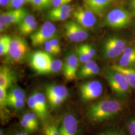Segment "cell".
I'll return each instance as SVG.
<instances>
[{"mask_svg": "<svg viewBox=\"0 0 135 135\" xmlns=\"http://www.w3.org/2000/svg\"><path fill=\"white\" fill-rule=\"evenodd\" d=\"M126 103L122 99L106 98L91 104L86 111L88 120L98 124L111 120L125 110Z\"/></svg>", "mask_w": 135, "mask_h": 135, "instance_id": "6da1fadb", "label": "cell"}, {"mask_svg": "<svg viewBox=\"0 0 135 135\" xmlns=\"http://www.w3.org/2000/svg\"><path fill=\"white\" fill-rule=\"evenodd\" d=\"M112 90L119 98L125 99L129 96L132 88L126 78L120 72L111 69L104 73Z\"/></svg>", "mask_w": 135, "mask_h": 135, "instance_id": "7a4b0ae2", "label": "cell"}, {"mask_svg": "<svg viewBox=\"0 0 135 135\" xmlns=\"http://www.w3.org/2000/svg\"><path fill=\"white\" fill-rule=\"evenodd\" d=\"M133 15L123 7L110 10L103 18V25L114 29L125 28L132 22Z\"/></svg>", "mask_w": 135, "mask_h": 135, "instance_id": "3957f363", "label": "cell"}, {"mask_svg": "<svg viewBox=\"0 0 135 135\" xmlns=\"http://www.w3.org/2000/svg\"><path fill=\"white\" fill-rule=\"evenodd\" d=\"M126 0H83L84 7L96 16L103 18L110 10L123 7Z\"/></svg>", "mask_w": 135, "mask_h": 135, "instance_id": "277c9868", "label": "cell"}, {"mask_svg": "<svg viewBox=\"0 0 135 135\" xmlns=\"http://www.w3.org/2000/svg\"><path fill=\"white\" fill-rule=\"evenodd\" d=\"M30 49L26 40L20 36H14L10 44L8 60L12 63H19L23 61L27 57Z\"/></svg>", "mask_w": 135, "mask_h": 135, "instance_id": "5b68a950", "label": "cell"}, {"mask_svg": "<svg viewBox=\"0 0 135 135\" xmlns=\"http://www.w3.org/2000/svg\"><path fill=\"white\" fill-rule=\"evenodd\" d=\"M128 46V41L118 36H111L103 45L102 55L106 60H111L121 55Z\"/></svg>", "mask_w": 135, "mask_h": 135, "instance_id": "8992f818", "label": "cell"}, {"mask_svg": "<svg viewBox=\"0 0 135 135\" xmlns=\"http://www.w3.org/2000/svg\"><path fill=\"white\" fill-rule=\"evenodd\" d=\"M56 27L51 21H47L37 31L31 35L30 39L33 47H39L55 37Z\"/></svg>", "mask_w": 135, "mask_h": 135, "instance_id": "52a82bcc", "label": "cell"}, {"mask_svg": "<svg viewBox=\"0 0 135 135\" xmlns=\"http://www.w3.org/2000/svg\"><path fill=\"white\" fill-rule=\"evenodd\" d=\"M79 91L82 101H92L101 96L103 92V86L101 83L97 80H93L82 84Z\"/></svg>", "mask_w": 135, "mask_h": 135, "instance_id": "ba28073f", "label": "cell"}, {"mask_svg": "<svg viewBox=\"0 0 135 135\" xmlns=\"http://www.w3.org/2000/svg\"><path fill=\"white\" fill-rule=\"evenodd\" d=\"M64 28L65 34L70 42H81L88 37L87 29L75 21H70L66 22L64 25Z\"/></svg>", "mask_w": 135, "mask_h": 135, "instance_id": "9c48e42d", "label": "cell"}, {"mask_svg": "<svg viewBox=\"0 0 135 135\" xmlns=\"http://www.w3.org/2000/svg\"><path fill=\"white\" fill-rule=\"evenodd\" d=\"M52 60L50 54L46 51H38L32 54L31 57L30 65L38 74L45 75Z\"/></svg>", "mask_w": 135, "mask_h": 135, "instance_id": "30bf717a", "label": "cell"}, {"mask_svg": "<svg viewBox=\"0 0 135 135\" xmlns=\"http://www.w3.org/2000/svg\"><path fill=\"white\" fill-rule=\"evenodd\" d=\"M72 14L75 21L85 29H92L96 24V16L85 7H78Z\"/></svg>", "mask_w": 135, "mask_h": 135, "instance_id": "8fae6325", "label": "cell"}, {"mask_svg": "<svg viewBox=\"0 0 135 135\" xmlns=\"http://www.w3.org/2000/svg\"><path fill=\"white\" fill-rule=\"evenodd\" d=\"M28 14V10L24 8L12 9L2 12L0 15V25L6 28L12 25H18Z\"/></svg>", "mask_w": 135, "mask_h": 135, "instance_id": "7c38bea8", "label": "cell"}, {"mask_svg": "<svg viewBox=\"0 0 135 135\" xmlns=\"http://www.w3.org/2000/svg\"><path fill=\"white\" fill-rule=\"evenodd\" d=\"M78 66L77 55L72 53L69 54L65 58L62 69L63 75L67 81H71L77 78Z\"/></svg>", "mask_w": 135, "mask_h": 135, "instance_id": "4fadbf2b", "label": "cell"}, {"mask_svg": "<svg viewBox=\"0 0 135 135\" xmlns=\"http://www.w3.org/2000/svg\"><path fill=\"white\" fill-rule=\"evenodd\" d=\"M78 125L77 119L74 115H66L60 126V135H77Z\"/></svg>", "mask_w": 135, "mask_h": 135, "instance_id": "5bb4252c", "label": "cell"}, {"mask_svg": "<svg viewBox=\"0 0 135 135\" xmlns=\"http://www.w3.org/2000/svg\"><path fill=\"white\" fill-rule=\"evenodd\" d=\"M37 27V22L32 15L28 14L18 24V30L20 34L25 36L33 33Z\"/></svg>", "mask_w": 135, "mask_h": 135, "instance_id": "9a60e30c", "label": "cell"}, {"mask_svg": "<svg viewBox=\"0 0 135 135\" xmlns=\"http://www.w3.org/2000/svg\"><path fill=\"white\" fill-rule=\"evenodd\" d=\"M100 72L99 65L93 60H90L83 65L78 71L77 77L80 79L92 77Z\"/></svg>", "mask_w": 135, "mask_h": 135, "instance_id": "2e32d148", "label": "cell"}, {"mask_svg": "<svg viewBox=\"0 0 135 135\" xmlns=\"http://www.w3.org/2000/svg\"><path fill=\"white\" fill-rule=\"evenodd\" d=\"M46 94L48 98H61L67 99L69 92L67 87L58 84H50L46 87Z\"/></svg>", "mask_w": 135, "mask_h": 135, "instance_id": "e0dca14e", "label": "cell"}, {"mask_svg": "<svg viewBox=\"0 0 135 135\" xmlns=\"http://www.w3.org/2000/svg\"><path fill=\"white\" fill-rule=\"evenodd\" d=\"M14 74L9 68L2 66L0 69V87L8 89L14 82Z\"/></svg>", "mask_w": 135, "mask_h": 135, "instance_id": "ac0fdd59", "label": "cell"}, {"mask_svg": "<svg viewBox=\"0 0 135 135\" xmlns=\"http://www.w3.org/2000/svg\"><path fill=\"white\" fill-rule=\"evenodd\" d=\"M111 69L122 73L127 79L132 89H135V69L133 67H123L118 64L111 66Z\"/></svg>", "mask_w": 135, "mask_h": 135, "instance_id": "d6986e66", "label": "cell"}, {"mask_svg": "<svg viewBox=\"0 0 135 135\" xmlns=\"http://www.w3.org/2000/svg\"><path fill=\"white\" fill-rule=\"evenodd\" d=\"M33 94L38 103L40 111V117L39 119L41 121H45L48 118L49 116L46 98L43 93L38 91L34 92Z\"/></svg>", "mask_w": 135, "mask_h": 135, "instance_id": "ffe728a7", "label": "cell"}, {"mask_svg": "<svg viewBox=\"0 0 135 135\" xmlns=\"http://www.w3.org/2000/svg\"><path fill=\"white\" fill-rule=\"evenodd\" d=\"M8 100H25V93L24 91L18 86L12 85L8 93Z\"/></svg>", "mask_w": 135, "mask_h": 135, "instance_id": "44dd1931", "label": "cell"}, {"mask_svg": "<svg viewBox=\"0 0 135 135\" xmlns=\"http://www.w3.org/2000/svg\"><path fill=\"white\" fill-rule=\"evenodd\" d=\"M59 122L54 121L47 123L44 126V135H60Z\"/></svg>", "mask_w": 135, "mask_h": 135, "instance_id": "7402d4cb", "label": "cell"}, {"mask_svg": "<svg viewBox=\"0 0 135 135\" xmlns=\"http://www.w3.org/2000/svg\"><path fill=\"white\" fill-rule=\"evenodd\" d=\"M71 14V13L57 12L53 9L47 13L46 17L47 19L50 21H62L67 19Z\"/></svg>", "mask_w": 135, "mask_h": 135, "instance_id": "603a6c76", "label": "cell"}, {"mask_svg": "<svg viewBox=\"0 0 135 135\" xmlns=\"http://www.w3.org/2000/svg\"><path fill=\"white\" fill-rule=\"evenodd\" d=\"M12 38L8 35L1 36L0 38V56H7L9 51Z\"/></svg>", "mask_w": 135, "mask_h": 135, "instance_id": "cb8c5ba5", "label": "cell"}, {"mask_svg": "<svg viewBox=\"0 0 135 135\" xmlns=\"http://www.w3.org/2000/svg\"><path fill=\"white\" fill-rule=\"evenodd\" d=\"M31 4L35 10L43 11L52 6V0H32Z\"/></svg>", "mask_w": 135, "mask_h": 135, "instance_id": "d4e9b609", "label": "cell"}, {"mask_svg": "<svg viewBox=\"0 0 135 135\" xmlns=\"http://www.w3.org/2000/svg\"><path fill=\"white\" fill-rule=\"evenodd\" d=\"M63 63L59 59L52 60L50 63L46 74H53L59 72L63 69Z\"/></svg>", "mask_w": 135, "mask_h": 135, "instance_id": "484cf974", "label": "cell"}, {"mask_svg": "<svg viewBox=\"0 0 135 135\" xmlns=\"http://www.w3.org/2000/svg\"><path fill=\"white\" fill-rule=\"evenodd\" d=\"M27 104L29 108L31 109V110L36 113L38 117L40 118V111L39 109V106L38 103L36 100V98L34 96V94H32L29 97L28 99Z\"/></svg>", "mask_w": 135, "mask_h": 135, "instance_id": "4316f807", "label": "cell"}, {"mask_svg": "<svg viewBox=\"0 0 135 135\" xmlns=\"http://www.w3.org/2000/svg\"><path fill=\"white\" fill-rule=\"evenodd\" d=\"M7 89L4 87H0V107L1 110L6 109L8 105V93Z\"/></svg>", "mask_w": 135, "mask_h": 135, "instance_id": "83f0119b", "label": "cell"}, {"mask_svg": "<svg viewBox=\"0 0 135 135\" xmlns=\"http://www.w3.org/2000/svg\"><path fill=\"white\" fill-rule=\"evenodd\" d=\"M76 54L80 62L83 64L86 63L87 62L91 60L93 58L91 56L85 52L79 47L76 49Z\"/></svg>", "mask_w": 135, "mask_h": 135, "instance_id": "f1b7e54d", "label": "cell"}, {"mask_svg": "<svg viewBox=\"0 0 135 135\" xmlns=\"http://www.w3.org/2000/svg\"><path fill=\"white\" fill-rule=\"evenodd\" d=\"M118 65L123 67H133L135 65V61L123 55H121Z\"/></svg>", "mask_w": 135, "mask_h": 135, "instance_id": "f546056e", "label": "cell"}, {"mask_svg": "<svg viewBox=\"0 0 135 135\" xmlns=\"http://www.w3.org/2000/svg\"><path fill=\"white\" fill-rule=\"evenodd\" d=\"M38 118H39L37 115L34 112L27 113L25 114L24 116L22 117L23 119H24L27 121H29L30 123L33 124L34 125L38 128L39 123H38Z\"/></svg>", "mask_w": 135, "mask_h": 135, "instance_id": "4dcf8cb0", "label": "cell"}, {"mask_svg": "<svg viewBox=\"0 0 135 135\" xmlns=\"http://www.w3.org/2000/svg\"><path fill=\"white\" fill-rule=\"evenodd\" d=\"M20 124L24 129L25 130L28 132H33L38 129V127L23 118H22L20 120Z\"/></svg>", "mask_w": 135, "mask_h": 135, "instance_id": "1f68e13d", "label": "cell"}, {"mask_svg": "<svg viewBox=\"0 0 135 135\" xmlns=\"http://www.w3.org/2000/svg\"><path fill=\"white\" fill-rule=\"evenodd\" d=\"M8 105L14 109L19 110L22 109L24 107L25 101L17 100H8Z\"/></svg>", "mask_w": 135, "mask_h": 135, "instance_id": "d6a6232c", "label": "cell"}, {"mask_svg": "<svg viewBox=\"0 0 135 135\" xmlns=\"http://www.w3.org/2000/svg\"><path fill=\"white\" fill-rule=\"evenodd\" d=\"M48 99L50 106L53 109L60 106L65 101V99L61 98H48Z\"/></svg>", "mask_w": 135, "mask_h": 135, "instance_id": "836d02e7", "label": "cell"}, {"mask_svg": "<svg viewBox=\"0 0 135 135\" xmlns=\"http://www.w3.org/2000/svg\"><path fill=\"white\" fill-rule=\"evenodd\" d=\"M79 47L85 52L91 56L92 57H94L96 55V50L90 44H83L80 45Z\"/></svg>", "mask_w": 135, "mask_h": 135, "instance_id": "e575fe53", "label": "cell"}, {"mask_svg": "<svg viewBox=\"0 0 135 135\" xmlns=\"http://www.w3.org/2000/svg\"><path fill=\"white\" fill-rule=\"evenodd\" d=\"M122 55L135 61V46H127L124 50Z\"/></svg>", "mask_w": 135, "mask_h": 135, "instance_id": "d590c367", "label": "cell"}, {"mask_svg": "<svg viewBox=\"0 0 135 135\" xmlns=\"http://www.w3.org/2000/svg\"><path fill=\"white\" fill-rule=\"evenodd\" d=\"M127 130L129 135H135V116L128 122Z\"/></svg>", "mask_w": 135, "mask_h": 135, "instance_id": "8d00e7d4", "label": "cell"}, {"mask_svg": "<svg viewBox=\"0 0 135 135\" xmlns=\"http://www.w3.org/2000/svg\"><path fill=\"white\" fill-rule=\"evenodd\" d=\"M44 45L45 50L47 53H48L50 55H57L59 54L57 51L51 45V44L50 43L49 41L46 42Z\"/></svg>", "mask_w": 135, "mask_h": 135, "instance_id": "74e56055", "label": "cell"}, {"mask_svg": "<svg viewBox=\"0 0 135 135\" xmlns=\"http://www.w3.org/2000/svg\"><path fill=\"white\" fill-rule=\"evenodd\" d=\"M25 3V0H11L10 10L22 8Z\"/></svg>", "mask_w": 135, "mask_h": 135, "instance_id": "f35d334b", "label": "cell"}, {"mask_svg": "<svg viewBox=\"0 0 135 135\" xmlns=\"http://www.w3.org/2000/svg\"><path fill=\"white\" fill-rule=\"evenodd\" d=\"M73 0H52V6L54 8L63 5H67Z\"/></svg>", "mask_w": 135, "mask_h": 135, "instance_id": "ab89813d", "label": "cell"}, {"mask_svg": "<svg viewBox=\"0 0 135 135\" xmlns=\"http://www.w3.org/2000/svg\"><path fill=\"white\" fill-rule=\"evenodd\" d=\"M97 135H125L120 131L107 130L99 133Z\"/></svg>", "mask_w": 135, "mask_h": 135, "instance_id": "60d3db41", "label": "cell"}, {"mask_svg": "<svg viewBox=\"0 0 135 135\" xmlns=\"http://www.w3.org/2000/svg\"><path fill=\"white\" fill-rule=\"evenodd\" d=\"M49 41L50 43L51 44V45L57 51L58 53L60 54L61 51V48L60 42L58 39L54 37L53 39H51Z\"/></svg>", "mask_w": 135, "mask_h": 135, "instance_id": "b9f144b4", "label": "cell"}, {"mask_svg": "<svg viewBox=\"0 0 135 135\" xmlns=\"http://www.w3.org/2000/svg\"><path fill=\"white\" fill-rule=\"evenodd\" d=\"M11 0H0V5L8 10H10Z\"/></svg>", "mask_w": 135, "mask_h": 135, "instance_id": "7bdbcfd3", "label": "cell"}, {"mask_svg": "<svg viewBox=\"0 0 135 135\" xmlns=\"http://www.w3.org/2000/svg\"><path fill=\"white\" fill-rule=\"evenodd\" d=\"M128 3L131 13L133 16H135V0H129Z\"/></svg>", "mask_w": 135, "mask_h": 135, "instance_id": "ee69618b", "label": "cell"}, {"mask_svg": "<svg viewBox=\"0 0 135 135\" xmlns=\"http://www.w3.org/2000/svg\"><path fill=\"white\" fill-rule=\"evenodd\" d=\"M6 29V28L5 27L3 26V25H0V31H1V32H3L5 31Z\"/></svg>", "mask_w": 135, "mask_h": 135, "instance_id": "f6af8a7d", "label": "cell"}, {"mask_svg": "<svg viewBox=\"0 0 135 135\" xmlns=\"http://www.w3.org/2000/svg\"><path fill=\"white\" fill-rule=\"evenodd\" d=\"M29 135L28 134L24 133V132H18L16 133V134H15L14 135Z\"/></svg>", "mask_w": 135, "mask_h": 135, "instance_id": "bcb514c9", "label": "cell"}, {"mask_svg": "<svg viewBox=\"0 0 135 135\" xmlns=\"http://www.w3.org/2000/svg\"><path fill=\"white\" fill-rule=\"evenodd\" d=\"M25 1L26 3H31V4L32 0H25Z\"/></svg>", "mask_w": 135, "mask_h": 135, "instance_id": "7dc6e473", "label": "cell"}, {"mask_svg": "<svg viewBox=\"0 0 135 135\" xmlns=\"http://www.w3.org/2000/svg\"><path fill=\"white\" fill-rule=\"evenodd\" d=\"M0 135H4V134H3V131L2 130H1V131H0Z\"/></svg>", "mask_w": 135, "mask_h": 135, "instance_id": "c3c4849f", "label": "cell"}, {"mask_svg": "<svg viewBox=\"0 0 135 135\" xmlns=\"http://www.w3.org/2000/svg\"><path fill=\"white\" fill-rule=\"evenodd\" d=\"M134 27L135 29V22H134Z\"/></svg>", "mask_w": 135, "mask_h": 135, "instance_id": "681fc988", "label": "cell"}]
</instances>
